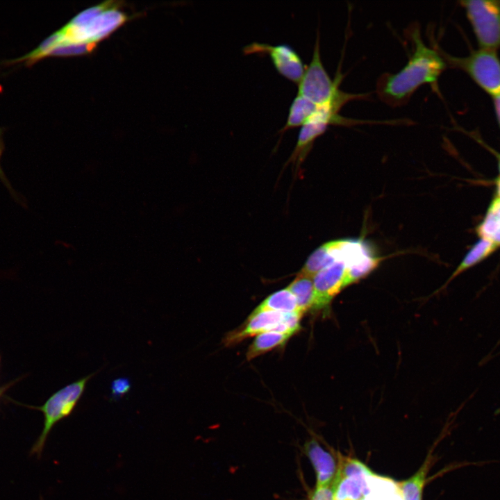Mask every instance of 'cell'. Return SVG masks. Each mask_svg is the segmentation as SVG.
I'll return each instance as SVG.
<instances>
[{"label":"cell","mask_w":500,"mask_h":500,"mask_svg":"<svg viewBox=\"0 0 500 500\" xmlns=\"http://www.w3.org/2000/svg\"><path fill=\"white\" fill-rule=\"evenodd\" d=\"M408 34L412 50L407 64L397 73L383 74L377 82L378 97L392 106L405 104L422 85L435 87L447 65L438 48L424 43L418 27L412 28Z\"/></svg>","instance_id":"obj_1"},{"label":"cell","mask_w":500,"mask_h":500,"mask_svg":"<svg viewBox=\"0 0 500 500\" xmlns=\"http://www.w3.org/2000/svg\"><path fill=\"white\" fill-rule=\"evenodd\" d=\"M118 2L108 1L88 8L57 31L58 45H90L106 39L129 17Z\"/></svg>","instance_id":"obj_2"},{"label":"cell","mask_w":500,"mask_h":500,"mask_svg":"<svg viewBox=\"0 0 500 500\" xmlns=\"http://www.w3.org/2000/svg\"><path fill=\"white\" fill-rule=\"evenodd\" d=\"M340 79L338 75L334 81L332 80L322 64L317 32L312 60L298 83L297 94L317 106L332 105L340 108L351 100L365 97L364 94H349L340 90Z\"/></svg>","instance_id":"obj_3"},{"label":"cell","mask_w":500,"mask_h":500,"mask_svg":"<svg viewBox=\"0 0 500 500\" xmlns=\"http://www.w3.org/2000/svg\"><path fill=\"white\" fill-rule=\"evenodd\" d=\"M95 374L87 375L64 386L53 393L42 406L35 408L44 415V426L33 447L32 453L41 455L51 429L73 412L85 390L88 382Z\"/></svg>","instance_id":"obj_4"},{"label":"cell","mask_w":500,"mask_h":500,"mask_svg":"<svg viewBox=\"0 0 500 500\" xmlns=\"http://www.w3.org/2000/svg\"><path fill=\"white\" fill-rule=\"evenodd\" d=\"M447 64L459 68L492 97L500 94V58L497 51L479 49L458 58L440 50Z\"/></svg>","instance_id":"obj_5"},{"label":"cell","mask_w":500,"mask_h":500,"mask_svg":"<svg viewBox=\"0 0 500 500\" xmlns=\"http://www.w3.org/2000/svg\"><path fill=\"white\" fill-rule=\"evenodd\" d=\"M460 5L481 49L500 48V1L465 0Z\"/></svg>","instance_id":"obj_6"},{"label":"cell","mask_w":500,"mask_h":500,"mask_svg":"<svg viewBox=\"0 0 500 500\" xmlns=\"http://www.w3.org/2000/svg\"><path fill=\"white\" fill-rule=\"evenodd\" d=\"M339 111L340 109L333 106L318 108L301 126L296 147L288 162L299 167L310 151L314 141L326 131L329 125L349 123L338 115Z\"/></svg>","instance_id":"obj_7"},{"label":"cell","mask_w":500,"mask_h":500,"mask_svg":"<svg viewBox=\"0 0 500 500\" xmlns=\"http://www.w3.org/2000/svg\"><path fill=\"white\" fill-rule=\"evenodd\" d=\"M288 313L274 311H253L242 326L228 333L224 338L226 346L238 344L244 339L267 331H277L290 335L292 331L287 322Z\"/></svg>","instance_id":"obj_8"},{"label":"cell","mask_w":500,"mask_h":500,"mask_svg":"<svg viewBox=\"0 0 500 500\" xmlns=\"http://www.w3.org/2000/svg\"><path fill=\"white\" fill-rule=\"evenodd\" d=\"M243 51L245 54L269 55L276 70L282 76L297 84L306 70L298 53L288 44L274 46L254 42L245 46Z\"/></svg>","instance_id":"obj_9"},{"label":"cell","mask_w":500,"mask_h":500,"mask_svg":"<svg viewBox=\"0 0 500 500\" xmlns=\"http://www.w3.org/2000/svg\"><path fill=\"white\" fill-rule=\"evenodd\" d=\"M314 301L312 310L326 308L333 299L347 286V264L337 260L313 277Z\"/></svg>","instance_id":"obj_10"},{"label":"cell","mask_w":500,"mask_h":500,"mask_svg":"<svg viewBox=\"0 0 500 500\" xmlns=\"http://www.w3.org/2000/svg\"><path fill=\"white\" fill-rule=\"evenodd\" d=\"M304 451L315 472L316 487L332 485L338 470V465L333 456L324 449L315 439H310L306 442Z\"/></svg>","instance_id":"obj_11"},{"label":"cell","mask_w":500,"mask_h":500,"mask_svg":"<svg viewBox=\"0 0 500 500\" xmlns=\"http://www.w3.org/2000/svg\"><path fill=\"white\" fill-rule=\"evenodd\" d=\"M365 478L335 477L332 483L334 500H363L369 491Z\"/></svg>","instance_id":"obj_12"},{"label":"cell","mask_w":500,"mask_h":500,"mask_svg":"<svg viewBox=\"0 0 500 500\" xmlns=\"http://www.w3.org/2000/svg\"><path fill=\"white\" fill-rule=\"evenodd\" d=\"M476 231L481 238L493 242L498 247L500 246V199L495 197L490 203Z\"/></svg>","instance_id":"obj_13"},{"label":"cell","mask_w":500,"mask_h":500,"mask_svg":"<svg viewBox=\"0 0 500 500\" xmlns=\"http://www.w3.org/2000/svg\"><path fill=\"white\" fill-rule=\"evenodd\" d=\"M497 247H498L493 242L488 240L481 238L469 250L465 256L463 258L462 262L449 277L442 289H443L457 276L485 260L487 257L491 255L497 249Z\"/></svg>","instance_id":"obj_14"},{"label":"cell","mask_w":500,"mask_h":500,"mask_svg":"<svg viewBox=\"0 0 500 500\" xmlns=\"http://www.w3.org/2000/svg\"><path fill=\"white\" fill-rule=\"evenodd\" d=\"M292 335L277 332L267 331L256 335L247 352V359L251 360L276 347L284 345Z\"/></svg>","instance_id":"obj_15"},{"label":"cell","mask_w":500,"mask_h":500,"mask_svg":"<svg viewBox=\"0 0 500 500\" xmlns=\"http://www.w3.org/2000/svg\"><path fill=\"white\" fill-rule=\"evenodd\" d=\"M264 310L283 313L301 312L299 310L295 297L288 288L269 295L253 311Z\"/></svg>","instance_id":"obj_16"},{"label":"cell","mask_w":500,"mask_h":500,"mask_svg":"<svg viewBox=\"0 0 500 500\" xmlns=\"http://www.w3.org/2000/svg\"><path fill=\"white\" fill-rule=\"evenodd\" d=\"M288 289L295 297L299 310L302 314L312 309L314 301L313 278L298 274Z\"/></svg>","instance_id":"obj_17"},{"label":"cell","mask_w":500,"mask_h":500,"mask_svg":"<svg viewBox=\"0 0 500 500\" xmlns=\"http://www.w3.org/2000/svg\"><path fill=\"white\" fill-rule=\"evenodd\" d=\"M318 108L319 106L297 94L291 103L286 123L280 132L302 126Z\"/></svg>","instance_id":"obj_18"},{"label":"cell","mask_w":500,"mask_h":500,"mask_svg":"<svg viewBox=\"0 0 500 500\" xmlns=\"http://www.w3.org/2000/svg\"><path fill=\"white\" fill-rule=\"evenodd\" d=\"M428 469L426 461L421 468L410 478L398 484L403 500H422L423 488Z\"/></svg>","instance_id":"obj_19"},{"label":"cell","mask_w":500,"mask_h":500,"mask_svg":"<svg viewBox=\"0 0 500 500\" xmlns=\"http://www.w3.org/2000/svg\"><path fill=\"white\" fill-rule=\"evenodd\" d=\"M375 476L373 472L360 460L351 457L338 456V470L335 475L337 478H347L352 476Z\"/></svg>","instance_id":"obj_20"},{"label":"cell","mask_w":500,"mask_h":500,"mask_svg":"<svg viewBox=\"0 0 500 500\" xmlns=\"http://www.w3.org/2000/svg\"><path fill=\"white\" fill-rule=\"evenodd\" d=\"M131 388V382L127 377L114 379L110 385V399L117 401L127 394Z\"/></svg>","instance_id":"obj_21"},{"label":"cell","mask_w":500,"mask_h":500,"mask_svg":"<svg viewBox=\"0 0 500 500\" xmlns=\"http://www.w3.org/2000/svg\"><path fill=\"white\" fill-rule=\"evenodd\" d=\"M0 180L5 185V186L7 188V189L10 191L12 196L15 199H18V195L15 192L13 188L11 186L10 183L8 181V178H6L3 169H1V165H0Z\"/></svg>","instance_id":"obj_22"},{"label":"cell","mask_w":500,"mask_h":500,"mask_svg":"<svg viewBox=\"0 0 500 500\" xmlns=\"http://www.w3.org/2000/svg\"><path fill=\"white\" fill-rule=\"evenodd\" d=\"M492 97L494 112L496 115V117H497L498 124L500 127V94H497V95Z\"/></svg>","instance_id":"obj_23"},{"label":"cell","mask_w":500,"mask_h":500,"mask_svg":"<svg viewBox=\"0 0 500 500\" xmlns=\"http://www.w3.org/2000/svg\"><path fill=\"white\" fill-rule=\"evenodd\" d=\"M495 187L497 194L495 197L500 199V175L496 180Z\"/></svg>","instance_id":"obj_24"},{"label":"cell","mask_w":500,"mask_h":500,"mask_svg":"<svg viewBox=\"0 0 500 500\" xmlns=\"http://www.w3.org/2000/svg\"><path fill=\"white\" fill-rule=\"evenodd\" d=\"M3 150H4V144H3V138H2V131H1V129L0 128V160H1V157L3 153Z\"/></svg>","instance_id":"obj_25"},{"label":"cell","mask_w":500,"mask_h":500,"mask_svg":"<svg viewBox=\"0 0 500 500\" xmlns=\"http://www.w3.org/2000/svg\"><path fill=\"white\" fill-rule=\"evenodd\" d=\"M498 167H499V171L500 174V155L498 156Z\"/></svg>","instance_id":"obj_26"},{"label":"cell","mask_w":500,"mask_h":500,"mask_svg":"<svg viewBox=\"0 0 500 500\" xmlns=\"http://www.w3.org/2000/svg\"><path fill=\"white\" fill-rule=\"evenodd\" d=\"M309 500H319V499H316V498H314V497H310V499H309Z\"/></svg>","instance_id":"obj_27"}]
</instances>
